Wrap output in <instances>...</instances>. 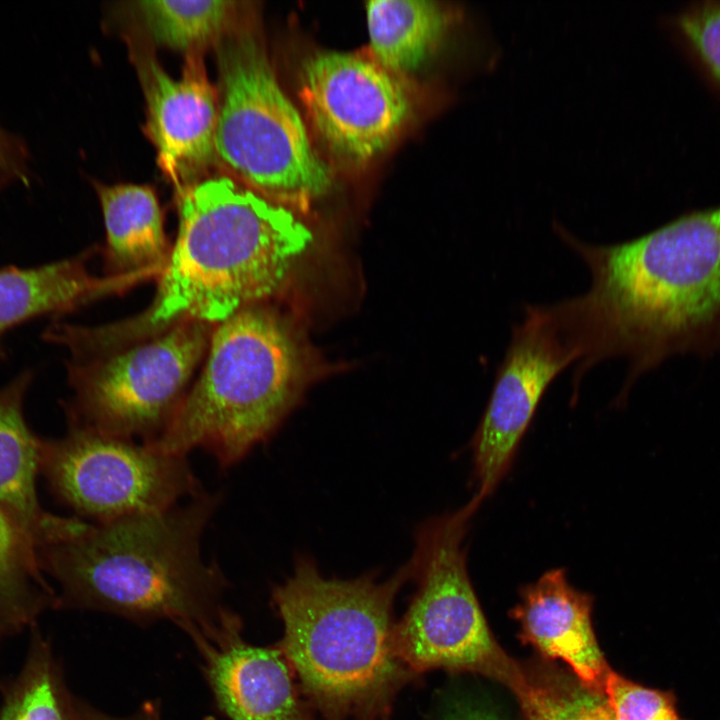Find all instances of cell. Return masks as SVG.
Returning <instances> with one entry per match:
<instances>
[{"mask_svg":"<svg viewBox=\"0 0 720 720\" xmlns=\"http://www.w3.org/2000/svg\"><path fill=\"white\" fill-rule=\"evenodd\" d=\"M556 232L590 273L588 290L564 299L583 349L576 379L623 358L627 391L670 359L720 355V205L616 244Z\"/></svg>","mask_w":720,"mask_h":720,"instance_id":"1","label":"cell"},{"mask_svg":"<svg viewBox=\"0 0 720 720\" xmlns=\"http://www.w3.org/2000/svg\"><path fill=\"white\" fill-rule=\"evenodd\" d=\"M179 226L152 303L126 320L76 326L73 342L100 356L184 321L219 324L276 295L312 242L293 211L233 177L200 179L178 193Z\"/></svg>","mask_w":720,"mask_h":720,"instance_id":"2","label":"cell"},{"mask_svg":"<svg viewBox=\"0 0 720 720\" xmlns=\"http://www.w3.org/2000/svg\"><path fill=\"white\" fill-rule=\"evenodd\" d=\"M221 497L202 492L184 505L90 524L37 549L59 585L58 608L113 614L137 624L169 620L187 634L217 625L228 585L201 539Z\"/></svg>","mask_w":720,"mask_h":720,"instance_id":"3","label":"cell"},{"mask_svg":"<svg viewBox=\"0 0 720 720\" xmlns=\"http://www.w3.org/2000/svg\"><path fill=\"white\" fill-rule=\"evenodd\" d=\"M411 578L409 561L384 581L373 573L326 578L302 556L274 586L272 603L284 626L277 646L325 720H381L417 676L398 654L393 615Z\"/></svg>","mask_w":720,"mask_h":720,"instance_id":"4","label":"cell"},{"mask_svg":"<svg viewBox=\"0 0 720 720\" xmlns=\"http://www.w3.org/2000/svg\"><path fill=\"white\" fill-rule=\"evenodd\" d=\"M207 352L170 423L147 444L183 456L202 448L227 468L269 439L292 409L303 359L287 323L262 304L217 324Z\"/></svg>","mask_w":720,"mask_h":720,"instance_id":"5","label":"cell"},{"mask_svg":"<svg viewBox=\"0 0 720 720\" xmlns=\"http://www.w3.org/2000/svg\"><path fill=\"white\" fill-rule=\"evenodd\" d=\"M216 159L232 177L289 209L304 210L332 184L303 119L249 31L217 42Z\"/></svg>","mask_w":720,"mask_h":720,"instance_id":"6","label":"cell"},{"mask_svg":"<svg viewBox=\"0 0 720 720\" xmlns=\"http://www.w3.org/2000/svg\"><path fill=\"white\" fill-rule=\"evenodd\" d=\"M482 501L475 494L457 511L417 529L409 560L417 589L396 623V645L416 675L432 669L471 672L512 690L525 672L493 637L467 569L464 541Z\"/></svg>","mask_w":720,"mask_h":720,"instance_id":"7","label":"cell"},{"mask_svg":"<svg viewBox=\"0 0 720 720\" xmlns=\"http://www.w3.org/2000/svg\"><path fill=\"white\" fill-rule=\"evenodd\" d=\"M212 325L178 323L163 333L105 355L68 364L74 395L67 420L106 435L143 443L166 429L207 351Z\"/></svg>","mask_w":720,"mask_h":720,"instance_id":"8","label":"cell"},{"mask_svg":"<svg viewBox=\"0 0 720 720\" xmlns=\"http://www.w3.org/2000/svg\"><path fill=\"white\" fill-rule=\"evenodd\" d=\"M40 474L53 497L96 524L169 509L203 492L186 456L68 420L40 441Z\"/></svg>","mask_w":720,"mask_h":720,"instance_id":"9","label":"cell"},{"mask_svg":"<svg viewBox=\"0 0 720 720\" xmlns=\"http://www.w3.org/2000/svg\"><path fill=\"white\" fill-rule=\"evenodd\" d=\"M581 357L579 341L558 302L525 306L473 438L474 475L482 499L508 472L548 387Z\"/></svg>","mask_w":720,"mask_h":720,"instance_id":"10","label":"cell"},{"mask_svg":"<svg viewBox=\"0 0 720 720\" xmlns=\"http://www.w3.org/2000/svg\"><path fill=\"white\" fill-rule=\"evenodd\" d=\"M300 98L328 150L355 164L385 151L411 111L397 76L371 56L352 52L309 57L300 74Z\"/></svg>","mask_w":720,"mask_h":720,"instance_id":"11","label":"cell"},{"mask_svg":"<svg viewBox=\"0 0 720 720\" xmlns=\"http://www.w3.org/2000/svg\"><path fill=\"white\" fill-rule=\"evenodd\" d=\"M242 628L228 610L213 628L188 634L219 711L229 720H314L282 651L247 642Z\"/></svg>","mask_w":720,"mask_h":720,"instance_id":"12","label":"cell"},{"mask_svg":"<svg viewBox=\"0 0 720 720\" xmlns=\"http://www.w3.org/2000/svg\"><path fill=\"white\" fill-rule=\"evenodd\" d=\"M147 106L146 131L157 162L178 193L199 181L217 159L218 92L200 51L187 54L180 78H172L152 57L139 62Z\"/></svg>","mask_w":720,"mask_h":720,"instance_id":"13","label":"cell"},{"mask_svg":"<svg viewBox=\"0 0 720 720\" xmlns=\"http://www.w3.org/2000/svg\"><path fill=\"white\" fill-rule=\"evenodd\" d=\"M520 597L511 615L520 625L521 640L549 659L564 661L579 683L604 694L611 669L594 634L592 597L570 585L562 568L524 586Z\"/></svg>","mask_w":720,"mask_h":720,"instance_id":"14","label":"cell"},{"mask_svg":"<svg viewBox=\"0 0 720 720\" xmlns=\"http://www.w3.org/2000/svg\"><path fill=\"white\" fill-rule=\"evenodd\" d=\"M33 374L26 370L0 388V505L36 549L78 536L90 523L44 509L37 494L40 441L24 415Z\"/></svg>","mask_w":720,"mask_h":720,"instance_id":"15","label":"cell"},{"mask_svg":"<svg viewBox=\"0 0 720 720\" xmlns=\"http://www.w3.org/2000/svg\"><path fill=\"white\" fill-rule=\"evenodd\" d=\"M92 252L33 267H0V361L6 358L5 333L27 321L72 312L134 284L97 277L88 269Z\"/></svg>","mask_w":720,"mask_h":720,"instance_id":"16","label":"cell"},{"mask_svg":"<svg viewBox=\"0 0 720 720\" xmlns=\"http://www.w3.org/2000/svg\"><path fill=\"white\" fill-rule=\"evenodd\" d=\"M103 212L107 276L133 282L156 277L166 267L171 247L155 191L145 185L96 186Z\"/></svg>","mask_w":720,"mask_h":720,"instance_id":"17","label":"cell"},{"mask_svg":"<svg viewBox=\"0 0 720 720\" xmlns=\"http://www.w3.org/2000/svg\"><path fill=\"white\" fill-rule=\"evenodd\" d=\"M366 12L371 57L395 76L418 71L452 20L449 9L432 1L376 0Z\"/></svg>","mask_w":720,"mask_h":720,"instance_id":"18","label":"cell"},{"mask_svg":"<svg viewBox=\"0 0 720 720\" xmlns=\"http://www.w3.org/2000/svg\"><path fill=\"white\" fill-rule=\"evenodd\" d=\"M50 608H58V594L44 578L37 549L0 505V638L37 625Z\"/></svg>","mask_w":720,"mask_h":720,"instance_id":"19","label":"cell"},{"mask_svg":"<svg viewBox=\"0 0 720 720\" xmlns=\"http://www.w3.org/2000/svg\"><path fill=\"white\" fill-rule=\"evenodd\" d=\"M30 630L24 665L3 687L0 720H73L72 695L50 642L37 625Z\"/></svg>","mask_w":720,"mask_h":720,"instance_id":"20","label":"cell"},{"mask_svg":"<svg viewBox=\"0 0 720 720\" xmlns=\"http://www.w3.org/2000/svg\"><path fill=\"white\" fill-rule=\"evenodd\" d=\"M235 1L148 0L136 3L138 13L155 42L194 52L218 42L232 29Z\"/></svg>","mask_w":720,"mask_h":720,"instance_id":"21","label":"cell"},{"mask_svg":"<svg viewBox=\"0 0 720 720\" xmlns=\"http://www.w3.org/2000/svg\"><path fill=\"white\" fill-rule=\"evenodd\" d=\"M511 691L525 720H614L604 694L563 675L525 672Z\"/></svg>","mask_w":720,"mask_h":720,"instance_id":"22","label":"cell"},{"mask_svg":"<svg viewBox=\"0 0 720 720\" xmlns=\"http://www.w3.org/2000/svg\"><path fill=\"white\" fill-rule=\"evenodd\" d=\"M674 26L706 76L720 89V1H700L681 9Z\"/></svg>","mask_w":720,"mask_h":720,"instance_id":"23","label":"cell"},{"mask_svg":"<svg viewBox=\"0 0 720 720\" xmlns=\"http://www.w3.org/2000/svg\"><path fill=\"white\" fill-rule=\"evenodd\" d=\"M604 696L614 720H685L676 709L671 691L637 684L610 670Z\"/></svg>","mask_w":720,"mask_h":720,"instance_id":"24","label":"cell"},{"mask_svg":"<svg viewBox=\"0 0 720 720\" xmlns=\"http://www.w3.org/2000/svg\"><path fill=\"white\" fill-rule=\"evenodd\" d=\"M28 158L24 141L0 127V188L12 181L29 186Z\"/></svg>","mask_w":720,"mask_h":720,"instance_id":"25","label":"cell"},{"mask_svg":"<svg viewBox=\"0 0 720 720\" xmlns=\"http://www.w3.org/2000/svg\"><path fill=\"white\" fill-rule=\"evenodd\" d=\"M71 707L73 720H162L160 705L154 701L145 702L134 713L121 717L107 714L74 696Z\"/></svg>","mask_w":720,"mask_h":720,"instance_id":"26","label":"cell"},{"mask_svg":"<svg viewBox=\"0 0 720 720\" xmlns=\"http://www.w3.org/2000/svg\"><path fill=\"white\" fill-rule=\"evenodd\" d=\"M443 720H503L499 715L478 704H456Z\"/></svg>","mask_w":720,"mask_h":720,"instance_id":"27","label":"cell"}]
</instances>
